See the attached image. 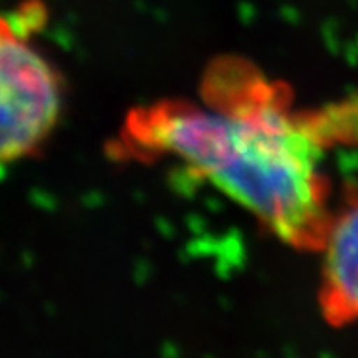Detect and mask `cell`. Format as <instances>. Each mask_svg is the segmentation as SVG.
<instances>
[{"mask_svg":"<svg viewBox=\"0 0 358 358\" xmlns=\"http://www.w3.org/2000/svg\"><path fill=\"white\" fill-rule=\"evenodd\" d=\"M115 150L122 159H171L245 209L278 241L318 251L333 208L326 145L282 82L244 59L211 62L200 100L135 108Z\"/></svg>","mask_w":358,"mask_h":358,"instance_id":"6da1fadb","label":"cell"},{"mask_svg":"<svg viewBox=\"0 0 358 358\" xmlns=\"http://www.w3.org/2000/svg\"><path fill=\"white\" fill-rule=\"evenodd\" d=\"M44 20L41 2L0 15V166L36 155L62 115V77L33 42Z\"/></svg>","mask_w":358,"mask_h":358,"instance_id":"7a4b0ae2","label":"cell"},{"mask_svg":"<svg viewBox=\"0 0 358 358\" xmlns=\"http://www.w3.org/2000/svg\"><path fill=\"white\" fill-rule=\"evenodd\" d=\"M318 253V302L324 317L333 326L358 324V186L333 208Z\"/></svg>","mask_w":358,"mask_h":358,"instance_id":"3957f363","label":"cell"},{"mask_svg":"<svg viewBox=\"0 0 358 358\" xmlns=\"http://www.w3.org/2000/svg\"><path fill=\"white\" fill-rule=\"evenodd\" d=\"M320 142L327 148H358V90L336 102L309 111Z\"/></svg>","mask_w":358,"mask_h":358,"instance_id":"277c9868","label":"cell"}]
</instances>
